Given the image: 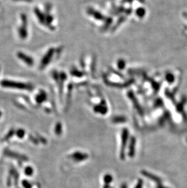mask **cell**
<instances>
[{"label": "cell", "instance_id": "cell-1", "mask_svg": "<svg viewBox=\"0 0 187 188\" xmlns=\"http://www.w3.org/2000/svg\"><path fill=\"white\" fill-rule=\"evenodd\" d=\"M0 85L3 87L7 88L18 90H31L32 88L31 85L29 84L10 80H3L0 83Z\"/></svg>", "mask_w": 187, "mask_h": 188}, {"label": "cell", "instance_id": "cell-2", "mask_svg": "<svg viewBox=\"0 0 187 188\" xmlns=\"http://www.w3.org/2000/svg\"><path fill=\"white\" fill-rule=\"evenodd\" d=\"M21 26L19 27L18 29V34H19L20 37L22 39H25L27 35V18L26 16L24 14L21 15Z\"/></svg>", "mask_w": 187, "mask_h": 188}, {"label": "cell", "instance_id": "cell-3", "mask_svg": "<svg viewBox=\"0 0 187 188\" xmlns=\"http://www.w3.org/2000/svg\"><path fill=\"white\" fill-rule=\"evenodd\" d=\"M17 56L20 60H21L24 62H25V63L29 65H32L33 64V60L31 59V57H29V56L24 54L23 52H18L17 54Z\"/></svg>", "mask_w": 187, "mask_h": 188}, {"label": "cell", "instance_id": "cell-4", "mask_svg": "<svg viewBox=\"0 0 187 188\" xmlns=\"http://www.w3.org/2000/svg\"><path fill=\"white\" fill-rule=\"evenodd\" d=\"M15 1H31L32 0H15Z\"/></svg>", "mask_w": 187, "mask_h": 188}]
</instances>
